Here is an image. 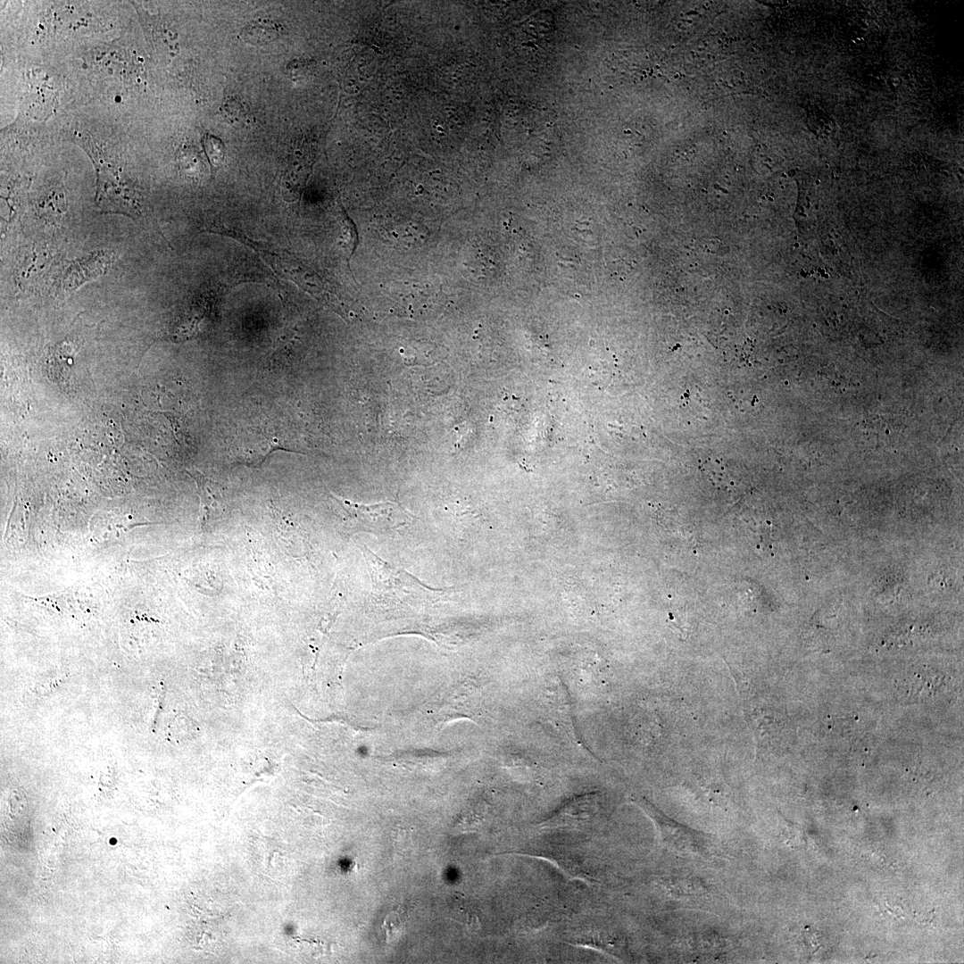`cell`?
<instances>
[{
  "instance_id": "1",
  "label": "cell",
  "mask_w": 964,
  "mask_h": 964,
  "mask_svg": "<svg viewBox=\"0 0 964 964\" xmlns=\"http://www.w3.org/2000/svg\"><path fill=\"white\" fill-rule=\"evenodd\" d=\"M346 513L348 523L357 530L380 533L408 525L413 516L401 504L382 502L374 504L339 501Z\"/></svg>"
}]
</instances>
